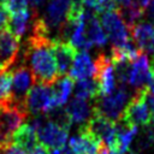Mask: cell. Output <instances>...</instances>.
I'll list each match as a JSON object with an SVG mask.
<instances>
[{"label":"cell","mask_w":154,"mask_h":154,"mask_svg":"<svg viewBox=\"0 0 154 154\" xmlns=\"http://www.w3.org/2000/svg\"><path fill=\"white\" fill-rule=\"evenodd\" d=\"M24 59L36 83L52 85L60 77L52 51V38L31 34L24 49Z\"/></svg>","instance_id":"obj_1"},{"label":"cell","mask_w":154,"mask_h":154,"mask_svg":"<svg viewBox=\"0 0 154 154\" xmlns=\"http://www.w3.org/2000/svg\"><path fill=\"white\" fill-rule=\"evenodd\" d=\"M31 125L36 131L38 143L43 144L49 149L64 148L69 135L67 128L60 125L59 123L52 120L51 118L47 119L42 116L36 117L32 120Z\"/></svg>","instance_id":"obj_2"},{"label":"cell","mask_w":154,"mask_h":154,"mask_svg":"<svg viewBox=\"0 0 154 154\" xmlns=\"http://www.w3.org/2000/svg\"><path fill=\"white\" fill-rule=\"evenodd\" d=\"M128 99H129V94L126 91V88L122 85H117V88L112 93L107 95H102L99 99L96 97V101L93 105L94 111L108 118L109 120L117 123L119 122L123 111L128 105Z\"/></svg>","instance_id":"obj_3"},{"label":"cell","mask_w":154,"mask_h":154,"mask_svg":"<svg viewBox=\"0 0 154 154\" xmlns=\"http://www.w3.org/2000/svg\"><path fill=\"white\" fill-rule=\"evenodd\" d=\"M25 106L28 113L31 114H48L51 111L57 108V102L53 93V88L49 84L34 83L30 88L26 99Z\"/></svg>","instance_id":"obj_4"},{"label":"cell","mask_w":154,"mask_h":154,"mask_svg":"<svg viewBox=\"0 0 154 154\" xmlns=\"http://www.w3.org/2000/svg\"><path fill=\"white\" fill-rule=\"evenodd\" d=\"M146 97H147V89L135 91L130 102L125 106L119 120L130 126H138V125L146 126L147 124H149L152 122V114L147 105Z\"/></svg>","instance_id":"obj_5"},{"label":"cell","mask_w":154,"mask_h":154,"mask_svg":"<svg viewBox=\"0 0 154 154\" xmlns=\"http://www.w3.org/2000/svg\"><path fill=\"white\" fill-rule=\"evenodd\" d=\"M90 135L96 137L105 147L108 149H114L116 147V134H117V123L109 120L96 111L93 112L90 118L82 126Z\"/></svg>","instance_id":"obj_6"},{"label":"cell","mask_w":154,"mask_h":154,"mask_svg":"<svg viewBox=\"0 0 154 154\" xmlns=\"http://www.w3.org/2000/svg\"><path fill=\"white\" fill-rule=\"evenodd\" d=\"M28 111L14 105L0 107V148H6L12 143L13 132L26 119Z\"/></svg>","instance_id":"obj_7"},{"label":"cell","mask_w":154,"mask_h":154,"mask_svg":"<svg viewBox=\"0 0 154 154\" xmlns=\"http://www.w3.org/2000/svg\"><path fill=\"white\" fill-rule=\"evenodd\" d=\"M100 23L107 35V38L111 40L113 47H122L131 40L130 30L117 10L101 13Z\"/></svg>","instance_id":"obj_8"},{"label":"cell","mask_w":154,"mask_h":154,"mask_svg":"<svg viewBox=\"0 0 154 154\" xmlns=\"http://www.w3.org/2000/svg\"><path fill=\"white\" fill-rule=\"evenodd\" d=\"M34 83H35V81H34L32 73L28 66L20 65L12 72L11 94H12V101H13L14 106L26 109L25 99H26V95Z\"/></svg>","instance_id":"obj_9"},{"label":"cell","mask_w":154,"mask_h":154,"mask_svg":"<svg viewBox=\"0 0 154 154\" xmlns=\"http://www.w3.org/2000/svg\"><path fill=\"white\" fill-rule=\"evenodd\" d=\"M94 64H95L94 78L97 81L100 95H107L112 93L117 88V79L111 57L101 53L96 57Z\"/></svg>","instance_id":"obj_10"},{"label":"cell","mask_w":154,"mask_h":154,"mask_svg":"<svg viewBox=\"0 0 154 154\" xmlns=\"http://www.w3.org/2000/svg\"><path fill=\"white\" fill-rule=\"evenodd\" d=\"M152 75V67L149 63V58L144 52H140V54L131 61L128 73V84L135 88V90L147 89Z\"/></svg>","instance_id":"obj_11"},{"label":"cell","mask_w":154,"mask_h":154,"mask_svg":"<svg viewBox=\"0 0 154 154\" xmlns=\"http://www.w3.org/2000/svg\"><path fill=\"white\" fill-rule=\"evenodd\" d=\"M73 0H51L47 5L45 16L41 18L48 29L49 34L52 31H59L61 25L65 23L69 12L71 10Z\"/></svg>","instance_id":"obj_12"},{"label":"cell","mask_w":154,"mask_h":154,"mask_svg":"<svg viewBox=\"0 0 154 154\" xmlns=\"http://www.w3.org/2000/svg\"><path fill=\"white\" fill-rule=\"evenodd\" d=\"M19 52V38L7 29L0 30V71L7 70L17 59Z\"/></svg>","instance_id":"obj_13"},{"label":"cell","mask_w":154,"mask_h":154,"mask_svg":"<svg viewBox=\"0 0 154 154\" xmlns=\"http://www.w3.org/2000/svg\"><path fill=\"white\" fill-rule=\"evenodd\" d=\"M52 51L58 66L59 75L60 76L67 75L76 57L77 49L72 47L69 42L61 40H52Z\"/></svg>","instance_id":"obj_14"},{"label":"cell","mask_w":154,"mask_h":154,"mask_svg":"<svg viewBox=\"0 0 154 154\" xmlns=\"http://www.w3.org/2000/svg\"><path fill=\"white\" fill-rule=\"evenodd\" d=\"M103 144L83 128L79 129L78 135L73 136L69 141V147L76 154H99Z\"/></svg>","instance_id":"obj_15"},{"label":"cell","mask_w":154,"mask_h":154,"mask_svg":"<svg viewBox=\"0 0 154 154\" xmlns=\"http://www.w3.org/2000/svg\"><path fill=\"white\" fill-rule=\"evenodd\" d=\"M94 75H95V64L91 60L90 55L87 53V51L77 52L67 76H70L73 81H78L83 78L94 77Z\"/></svg>","instance_id":"obj_16"},{"label":"cell","mask_w":154,"mask_h":154,"mask_svg":"<svg viewBox=\"0 0 154 154\" xmlns=\"http://www.w3.org/2000/svg\"><path fill=\"white\" fill-rule=\"evenodd\" d=\"M66 103L67 105L65 107V112L71 124L72 123H78V124L87 123V120L90 118V116L94 112V106H91L85 99L75 96Z\"/></svg>","instance_id":"obj_17"},{"label":"cell","mask_w":154,"mask_h":154,"mask_svg":"<svg viewBox=\"0 0 154 154\" xmlns=\"http://www.w3.org/2000/svg\"><path fill=\"white\" fill-rule=\"evenodd\" d=\"M34 16H35V12H31L29 8L13 13L8 17L5 29H7L17 38H20L26 31L28 26L31 25Z\"/></svg>","instance_id":"obj_18"},{"label":"cell","mask_w":154,"mask_h":154,"mask_svg":"<svg viewBox=\"0 0 154 154\" xmlns=\"http://www.w3.org/2000/svg\"><path fill=\"white\" fill-rule=\"evenodd\" d=\"M130 37L140 51L146 52L154 38V25L148 22L135 23L130 28Z\"/></svg>","instance_id":"obj_19"},{"label":"cell","mask_w":154,"mask_h":154,"mask_svg":"<svg viewBox=\"0 0 154 154\" xmlns=\"http://www.w3.org/2000/svg\"><path fill=\"white\" fill-rule=\"evenodd\" d=\"M12 143L30 153L38 143L37 135L31 124H22L12 135Z\"/></svg>","instance_id":"obj_20"},{"label":"cell","mask_w":154,"mask_h":154,"mask_svg":"<svg viewBox=\"0 0 154 154\" xmlns=\"http://www.w3.org/2000/svg\"><path fill=\"white\" fill-rule=\"evenodd\" d=\"M87 13V24H85V30H87V37L90 41L93 46H99L102 47L107 42V35L97 19V17L94 14V12L89 8Z\"/></svg>","instance_id":"obj_21"},{"label":"cell","mask_w":154,"mask_h":154,"mask_svg":"<svg viewBox=\"0 0 154 154\" xmlns=\"http://www.w3.org/2000/svg\"><path fill=\"white\" fill-rule=\"evenodd\" d=\"M73 85H75L73 79L67 75L60 76L52 84L54 97H55V102H57L58 107H63L69 101V97H70V95H71V93L73 90Z\"/></svg>","instance_id":"obj_22"},{"label":"cell","mask_w":154,"mask_h":154,"mask_svg":"<svg viewBox=\"0 0 154 154\" xmlns=\"http://www.w3.org/2000/svg\"><path fill=\"white\" fill-rule=\"evenodd\" d=\"M120 122V120H119ZM117 122V134H116V147L114 149L122 153L129 152V147L137 135V126H130L124 123Z\"/></svg>","instance_id":"obj_23"},{"label":"cell","mask_w":154,"mask_h":154,"mask_svg":"<svg viewBox=\"0 0 154 154\" xmlns=\"http://www.w3.org/2000/svg\"><path fill=\"white\" fill-rule=\"evenodd\" d=\"M73 88H75V95L81 99L94 100L100 95L99 84L94 77L78 79L76 84L73 85Z\"/></svg>","instance_id":"obj_24"},{"label":"cell","mask_w":154,"mask_h":154,"mask_svg":"<svg viewBox=\"0 0 154 154\" xmlns=\"http://www.w3.org/2000/svg\"><path fill=\"white\" fill-rule=\"evenodd\" d=\"M12 72L11 71H0V107L12 106Z\"/></svg>","instance_id":"obj_25"},{"label":"cell","mask_w":154,"mask_h":154,"mask_svg":"<svg viewBox=\"0 0 154 154\" xmlns=\"http://www.w3.org/2000/svg\"><path fill=\"white\" fill-rule=\"evenodd\" d=\"M81 1L85 8H89L97 13L117 10V5L114 0H81Z\"/></svg>","instance_id":"obj_26"},{"label":"cell","mask_w":154,"mask_h":154,"mask_svg":"<svg viewBox=\"0 0 154 154\" xmlns=\"http://www.w3.org/2000/svg\"><path fill=\"white\" fill-rule=\"evenodd\" d=\"M29 2L30 0H4L2 5L7 10L8 14H13L19 11L26 10L29 7Z\"/></svg>","instance_id":"obj_27"},{"label":"cell","mask_w":154,"mask_h":154,"mask_svg":"<svg viewBox=\"0 0 154 154\" xmlns=\"http://www.w3.org/2000/svg\"><path fill=\"white\" fill-rule=\"evenodd\" d=\"M4 154H28V153L24 149H22L20 147L11 143L6 148H4Z\"/></svg>","instance_id":"obj_28"},{"label":"cell","mask_w":154,"mask_h":154,"mask_svg":"<svg viewBox=\"0 0 154 154\" xmlns=\"http://www.w3.org/2000/svg\"><path fill=\"white\" fill-rule=\"evenodd\" d=\"M8 17H10V14H8L7 10L5 8V6L2 4H0V30L1 29H5Z\"/></svg>","instance_id":"obj_29"},{"label":"cell","mask_w":154,"mask_h":154,"mask_svg":"<svg viewBox=\"0 0 154 154\" xmlns=\"http://www.w3.org/2000/svg\"><path fill=\"white\" fill-rule=\"evenodd\" d=\"M29 154H49V148L45 147L41 143H37Z\"/></svg>","instance_id":"obj_30"},{"label":"cell","mask_w":154,"mask_h":154,"mask_svg":"<svg viewBox=\"0 0 154 154\" xmlns=\"http://www.w3.org/2000/svg\"><path fill=\"white\" fill-rule=\"evenodd\" d=\"M146 100H147V105H148V107L150 109L152 118L154 119V94H152V93H149L147 90V97H146Z\"/></svg>","instance_id":"obj_31"},{"label":"cell","mask_w":154,"mask_h":154,"mask_svg":"<svg viewBox=\"0 0 154 154\" xmlns=\"http://www.w3.org/2000/svg\"><path fill=\"white\" fill-rule=\"evenodd\" d=\"M147 90L152 94H154V69H152V75H150V79L149 83L147 85Z\"/></svg>","instance_id":"obj_32"},{"label":"cell","mask_w":154,"mask_h":154,"mask_svg":"<svg viewBox=\"0 0 154 154\" xmlns=\"http://www.w3.org/2000/svg\"><path fill=\"white\" fill-rule=\"evenodd\" d=\"M144 53H148V55L150 57V59L153 60L154 59V38L152 40V42L149 43V46H148V48L146 49V52Z\"/></svg>","instance_id":"obj_33"},{"label":"cell","mask_w":154,"mask_h":154,"mask_svg":"<svg viewBox=\"0 0 154 154\" xmlns=\"http://www.w3.org/2000/svg\"><path fill=\"white\" fill-rule=\"evenodd\" d=\"M148 14H149V18L152 19V22L154 23V0H150L149 5H148Z\"/></svg>","instance_id":"obj_34"},{"label":"cell","mask_w":154,"mask_h":154,"mask_svg":"<svg viewBox=\"0 0 154 154\" xmlns=\"http://www.w3.org/2000/svg\"><path fill=\"white\" fill-rule=\"evenodd\" d=\"M63 152V148H53V149H49V154H61Z\"/></svg>","instance_id":"obj_35"},{"label":"cell","mask_w":154,"mask_h":154,"mask_svg":"<svg viewBox=\"0 0 154 154\" xmlns=\"http://www.w3.org/2000/svg\"><path fill=\"white\" fill-rule=\"evenodd\" d=\"M61 154H76V153H75V152H73V150H72V149H71V148L67 146L66 148H64V149H63Z\"/></svg>","instance_id":"obj_36"},{"label":"cell","mask_w":154,"mask_h":154,"mask_svg":"<svg viewBox=\"0 0 154 154\" xmlns=\"http://www.w3.org/2000/svg\"><path fill=\"white\" fill-rule=\"evenodd\" d=\"M42 1H43V0H34V4H35V5H38V4L42 2Z\"/></svg>","instance_id":"obj_37"},{"label":"cell","mask_w":154,"mask_h":154,"mask_svg":"<svg viewBox=\"0 0 154 154\" xmlns=\"http://www.w3.org/2000/svg\"><path fill=\"white\" fill-rule=\"evenodd\" d=\"M0 154H4V148H0Z\"/></svg>","instance_id":"obj_38"},{"label":"cell","mask_w":154,"mask_h":154,"mask_svg":"<svg viewBox=\"0 0 154 154\" xmlns=\"http://www.w3.org/2000/svg\"><path fill=\"white\" fill-rule=\"evenodd\" d=\"M2 1H4V0H0V4H2Z\"/></svg>","instance_id":"obj_39"}]
</instances>
